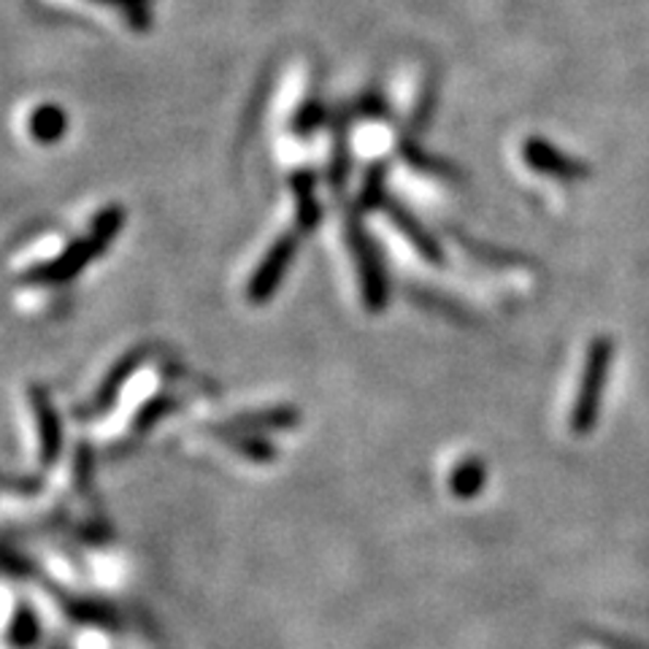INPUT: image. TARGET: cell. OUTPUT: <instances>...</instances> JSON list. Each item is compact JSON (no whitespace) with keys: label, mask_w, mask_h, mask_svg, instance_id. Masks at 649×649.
Wrapping results in <instances>:
<instances>
[{"label":"cell","mask_w":649,"mask_h":649,"mask_svg":"<svg viewBox=\"0 0 649 649\" xmlns=\"http://www.w3.org/2000/svg\"><path fill=\"white\" fill-rule=\"evenodd\" d=\"M526 161L533 165V168L541 170L546 176H557V179H579L582 174V165H579L574 157L557 152L550 141L544 139H531L526 144Z\"/></svg>","instance_id":"2"},{"label":"cell","mask_w":649,"mask_h":649,"mask_svg":"<svg viewBox=\"0 0 649 649\" xmlns=\"http://www.w3.org/2000/svg\"><path fill=\"white\" fill-rule=\"evenodd\" d=\"M614 361V344L612 339H595L585 361V374L579 381L577 401L571 409V430L577 436H588L590 428L598 420V409H601L603 385H606L609 371H612Z\"/></svg>","instance_id":"1"},{"label":"cell","mask_w":649,"mask_h":649,"mask_svg":"<svg viewBox=\"0 0 649 649\" xmlns=\"http://www.w3.org/2000/svg\"><path fill=\"white\" fill-rule=\"evenodd\" d=\"M101 3H114V5H125V9H135L144 0H101Z\"/></svg>","instance_id":"3"}]
</instances>
